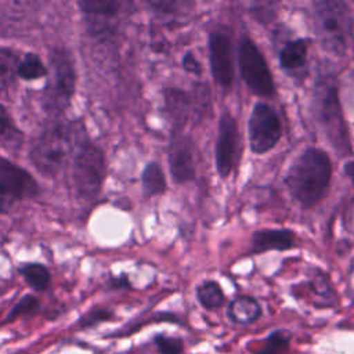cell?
<instances>
[{"instance_id": "6da1fadb", "label": "cell", "mask_w": 354, "mask_h": 354, "mask_svg": "<svg viewBox=\"0 0 354 354\" xmlns=\"http://www.w3.org/2000/svg\"><path fill=\"white\" fill-rule=\"evenodd\" d=\"M332 173L333 167L328 152L318 147H307L290 163L283 183L290 196L308 209L325 196Z\"/></svg>"}, {"instance_id": "7a4b0ae2", "label": "cell", "mask_w": 354, "mask_h": 354, "mask_svg": "<svg viewBox=\"0 0 354 354\" xmlns=\"http://www.w3.org/2000/svg\"><path fill=\"white\" fill-rule=\"evenodd\" d=\"M313 25L319 46L325 51L337 57L347 53L353 37V18L344 1H314Z\"/></svg>"}, {"instance_id": "3957f363", "label": "cell", "mask_w": 354, "mask_h": 354, "mask_svg": "<svg viewBox=\"0 0 354 354\" xmlns=\"http://www.w3.org/2000/svg\"><path fill=\"white\" fill-rule=\"evenodd\" d=\"M313 113L337 155H348L351 152L348 130L339 100L337 87L329 77L318 80L314 87Z\"/></svg>"}, {"instance_id": "277c9868", "label": "cell", "mask_w": 354, "mask_h": 354, "mask_svg": "<svg viewBox=\"0 0 354 354\" xmlns=\"http://www.w3.org/2000/svg\"><path fill=\"white\" fill-rule=\"evenodd\" d=\"M51 75L43 91V108L51 115L62 113L71 104L76 86V69L71 53L65 47L50 50Z\"/></svg>"}, {"instance_id": "5b68a950", "label": "cell", "mask_w": 354, "mask_h": 354, "mask_svg": "<svg viewBox=\"0 0 354 354\" xmlns=\"http://www.w3.org/2000/svg\"><path fill=\"white\" fill-rule=\"evenodd\" d=\"M72 152V134L64 124H53L32 142L29 158L35 169L46 177L57 176Z\"/></svg>"}, {"instance_id": "8992f818", "label": "cell", "mask_w": 354, "mask_h": 354, "mask_svg": "<svg viewBox=\"0 0 354 354\" xmlns=\"http://www.w3.org/2000/svg\"><path fill=\"white\" fill-rule=\"evenodd\" d=\"M106 176L104 151L93 142H82L72 162V185L83 201H93L100 194Z\"/></svg>"}, {"instance_id": "52a82bcc", "label": "cell", "mask_w": 354, "mask_h": 354, "mask_svg": "<svg viewBox=\"0 0 354 354\" xmlns=\"http://www.w3.org/2000/svg\"><path fill=\"white\" fill-rule=\"evenodd\" d=\"M238 65L242 80L253 94L261 98L274 97L275 83L268 64L257 44L248 36L241 39L238 47Z\"/></svg>"}, {"instance_id": "ba28073f", "label": "cell", "mask_w": 354, "mask_h": 354, "mask_svg": "<svg viewBox=\"0 0 354 354\" xmlns=\"http://www.w3.org/2000/svg\"><path fill=\"white\" fill-rule=\"evenodd\" d=\"M209 90L205 84H195L192 93L178 87H166L163 90V109L174 126L173 130H178L192 116L202 118L209 106Z\"/></svg>"}, {"instance_id": "9c48e42d", "label": "cell", "mask_w": 354, "mask_h": 354, "mask_svg": "<svg viewBox=\"0 0 354 354\" xmlns=\"http://www.w3.org/2000/svg\"><path fill=\"white\" fill-rule=\"evenodd\" d=\"M249 147L254 155H264L274 149L282 137V123L277 111L267 102L259 101L248 122Z\"/></svg>"}, {"instance_id": "30bf717a", "label": "cell", "mask_w": 354, "mask_h": 354, "mask_svg": "<svg viewBox=\"0 0 354 354\" xmlns=\"http://www.w3.org/2000/svg\"><path fill=\"white\" fill-rule=\"evenodd\" d=\"M39 192L37 181L25 169L0 156V213L8 212L17 201L35 198Z\"/></svg>"}, {"instance_id": "8fae6325", "label": "cell", "mask_w": 354, "mask_h": 354, "mask_svg": "<svg viewBox=\"0 0 354 354\" xmlns=\"http://www.w3.org/2000/svg\"><path fill=\"white\" fill-rule=\"evenodd\" d=\"M239 149V129L235 118L224 111L218 120L214 147L216 170L221 178H227L236 166Z\"/></svg>"}, {"instance_id": "7c38bea8", "label": "cell", "mask_w": 354, "mask_h": 354, "mask_svg": "<svg viewBox=\"0 0 354 354\" xmlns=\"http://www.w3.org/2000/svg\"><path fill=\"white\" fill-rule=\"evenodd\" d=\"M209 61L214 82L223 88H230L234 82V62L231 39L224 30L216 29L210 32Z\"/></svg>"}, {"instance_id": "4fadbf2b", "label": "cell", "mask_w": 354, "mask_h": 354, "mask_svg": "<svg viewBox=\"0 0 354 354\" xmlns=\"http://www.w3.org/2000/svg\"><path fill=\"white\" fill-rule=\"evenodd\" d=\"M169 169L177 184H185L195 177L194 144L189 136L180 130H173L167 151Z\"/></svg>"}, {"instance_id": "5bb4252c", "label": "cell", "mask_w": 354, "mask_h": 354, "mask_svg": "<svg viewBox=\"0 0 354 354\" xmlns=\"http://www.w3.org/2000/svg\"><path fill=\"white\" fill-rule=\"evenodd\" d=\"M297 236L288 228H264L253 231L250 238L249 254H261L277 250L285 252L296 246Z\"/></svg>"}, {"instance_id": "9a60e30c", "label": "cell", "mask_w": 354, "mask_h": 354, "mask_svg": "<svg viewBox=\"0 0 354 354\" xmlns=\"http://www.w3.org/2000/svg\"><path fill=\"white\" fill-rule=\"evenodd\" d=\"M311 40L307 37H297L285 43L279 50L278 62L281 69L286 72H296L307 62V53Z\"/></svg>"}, {"instance_id": "2e32d148", "label": "cell", "mask_w": 354, "mask_h": 354, "mask_svg": "<svg viewBox=\"0 0 354 354\" xmlns=\"http://www.w3.org/2000/svg\"><path fill=\"white\" fill-rule=\"evenodd\" d=\"M261 315L260 303L250 296H238L228 303L227 317L235 325H250Z\"/></svg>"}, {"instance_id": "e0dca14e", "label": "cell", "mask_w": 354, "mask_h": 354, "mask_svg": "<svg viewBox=\"0 0 354 354\" xmlns=\"http://www.w3.org/2000/svg\"><path fill=\"white\" fill-rule=\"evenodd\" d=\"M24 141V133L14 123L8 111L0 104V147L7 151H15Z\"/></svg>"}, {"instance_id": "ac0fdd59", "label": "cell", "mask_w": 354, "mask_h": 354, "mask_svg": "<svg viewBox=\"0 0 354 354\" xmlns=\"http://www.w3.org/2000/svg\"><path fill=\"white\" fill-rule=\"evenodd\" d=\"M19 55L11 48L0 47V94L7 91L18 76Z\"/></svg>"}, {"instance_id": "d6986e66", "label": "cell", "mask_w": 354, "mask_h": 354, "mask_svg": "<svg viewBox=\"0 0 354 354\" xmlns=\"http://www.w3.org/2000/svg\"><path fill=\"white\" fill-rule=\"evenodd\" d=\"M195 295H196V299H198L199 304L205 310L220 308L224 304V300H225V296H224V292H223L221 286L218 285V282H216L213 279H206V281L201 282L196 286Z\"/></svg>"}, {"instance_id": "ffe728a7", "label": "cell", "mask_w": 354, "mask_h": 354, "mask_svg": "<svg viewBox=\"0 0 354 354\" xmlns=\"http://www.w3.org/2000/svg\"><path fill=\"white\" fill-rule=\"evenodd\" d=\"M308 289L319 300L321 307H330L335 300V292L329 278L318 268L311 270L310 279L307 281Z\"/></svg>"}, {"instance_id": "44dd1931", "label": "cell", "mask_w": 354, "mask_h": 354, "mask_svg": "<svg viewBox=\"0 0 354 354\" xmlns=\"http://www.w3.org/2000/svg\"><path fill=\"white\" fill-rule=\"evenodd\" d=\"M19 274L25 279V282L36 292L47 290L51 275L46 266L40 263H25L19 267Z\"/></svg>"}, {"instance_id": "7402d4cb", "label": "cell", "mask_w": 354, "mask_h": 354, "mask_svg": "<svg viewBox=\"0 0 354 354\" xmlns=\"http://www.w3.org/2000/svg\"><path fill=\"white\" fill-rule=\"evenodd\" d=\"M77 4L84 15L100 19L116 17L122 7V3L115 0H80Z\"/></svg>"}, {"instance_id": "603a6c76", "label": "cell", "mask_w": 354, "mask_h": 354, "mask_svg": "<svg viewBox=\"0 0 354 354\" xmlns=\"http://www.w3.org/2000/svg\"><path fill=\"white\" fill-rule=\"evenodd\" d=\"M141 181L148 196L160 195L166 191V177L162 167L156 162H151L144 167Z\"/></svg>"}, {"instance_id": "cb8c5ba5", "label": "cell", "mask_w": 354, "mask_h": 354, "mask_svg": "<svg viewBox=\"0 0 354 354\" xmlns=\"http://www.w3.org/2000/svg\"><path fill=\"white\" fill-rule=\"evenodd\" d=\"M47 75V68L43 64L41 58L35 53H28L19 61L18 65V77L24 80H37Z\"/></svg>"}, {"instance_id": "d4e9b609", "label": "cell", "mask_w": 354, "mask_h": 354, "mask_svg": "<svg viewBox=\"0 0 354 354\" xmlns=\"http://www.w3.org/2000/svg\"><path fill=\"white\" fill-rule=\"evenodd\" d=\"M40 310V301L33 295L22 296L4 318V324L14 322L22 317H32Z\"/></svg>"}, {"instance_id": "484cf974", "label": "cell", "mask_w": 354, "mask_h": 354, "mask_svg": "<svg viewBox=\"0 0 354 354\" xmlns=\"http://www.w3.org/2000/svg\"><path fill=\"white\" fill-rule=\"evenodd\" d=\"M292 340V332L288 329H275L272 330L266 340V346L256 354H283Z\"/></svg>"}, {"instance_id": "4316f807", "label": "cell", "mask_w": 354, "mask_h": 354, "mask_svg": "<svg viewBox=\"0 0 354 354\" xmlns=\"http://www.w3.org/2000/svg\"><path fill=\"white\" fill-rule=\"evenodd\" d=\"M116 315L111 308L106 307H98V308H93L88 313H86L84 315H82L77 321V328L87 330V329H94L98 325L104 324V322H109L112 319H115Z\"/></svg>"}, {"instance_id": "83f0119b", "label": "cell", "mask_w": 354, "mask_h": 354, "mask_svg": "<svg viewBox=\"0 0 354 354\" xmlns=\"http://www.w3.org/2000/svg\"><path fill=\"white\" fill-rule=\"evenodd\" d=\"M158 354H183L184 340L180 336L167 335L165 332L153 335L152 339Z\"/></svg>"}, {"instance_id": "f1b7e54d", "label": "cell", "mask_w": 354, "mask_h": 354, "mask_svg": "<svg viewBox=\"0 0 354 354\" xmlns=\"http://www.w3.org/2000/svg\"><path fill=\"white\" fill-rule=\"evenodd\" d=\"M181 66L188 73H192V75H201L202 73V64L199 62V59L196 58V55L192 51H187L183 55Z\"/></svg>"}, {"instance_id": "f546056e", "label": "cell", "mask_w": 354, "mask_h": 354, "mask_svg": "<svg viewBox=\"0 0 354 354\" xmlns=\"http://www.w3.org/2000/svg\"><path fill=\"white\" fill-rule=\"evenodd\" d=\"M151 7H153L158 11H162L165 14H174L177 12V7H184V3L178 1H152Z\"/></svg>"}, {"instance_id": "4dcf8cb0", "label": "cell", "mask_w": 354, "mask_h": 354, "mask_svg": "<svg viewBox=\"0 0 354 354\" xmlns=\"http://www.w3.org/2000/svg\"><path fill=\"white\" fill-rule=\"evenodd\" d=\"M111 285L113 289H129L131 288L130 281L126 275H120V277H113L111 279Z\"/></svg>"}, {"instance_id": "1f68e13d", "label": "cell", "mask_w": 354, "mask_h": 354, "mask_svg": "<svg viewBox=\"0 0 354 354\" xmlns=\"http://www.w3.org/2000/svg\"><path fill=\"white\" fill-rule=\"evenodd\" d=\"M343 171H344L346 177L351 181L353 187H354V159L347 160V162L344 163V166H343Z\"/></svg>"}]
</instances>
